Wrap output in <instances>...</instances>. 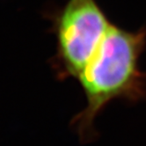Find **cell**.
Returning a JSON list of instances; mask_svg holds the SVG:
<instances>
[{
	"label": "cell",
	"instance_id": "obj_1",
	"mask_svg": "<svg viewBox=\"0 0 146 146\" xmlns=\"http://www.w3.org/2000/svg\"><path fill=\"white\" fill-rule=\"evenodd\" d=\"M145 47V27L128 31L111 24L77 78L85 92L86 107L76 114L71 124L82 142L94 139L95 119L112 100L138 102L146 99V72L139 67Z\"/></svg>",
	"mask_w": 146,
	"mask_h": 146
},
{
	"label": "cell",
	"instance_id": "obj_2",
	"mask_svg": "<svg viewBox=\"0 0 146 146\" xmlns=\"http://www.w3.org/2000/svg\"><path fill=\"white\" fill-rule=\"evenodd\" d=\"M57 50L54 59L60 79L77 78L111 23L96 0H69L53 17Z\"/></svg>",
	"mask_w": 146,
	"mask_h": 146
}]
</instances>
